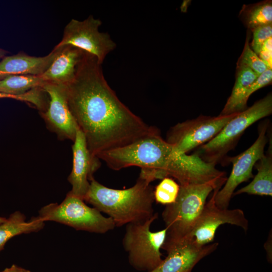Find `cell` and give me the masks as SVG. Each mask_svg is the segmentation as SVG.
Masks as SVG:
<instances>
[{"instance_id":"obj_8","label":"cell","mask_w":272,"mask_h":272,"mask_svg":"<svg viewBox=\"0 0 272 272\" xmlns=\"http://www.w3.org/2000/svg\"><path fill=\"white\" fill-rule=\"evenodd\" d=\"M270 123L267 120L260 123L258 137L247 150L235 157H227L226 162L232 164L230 175L223 187L217 193L215 203L221 209H228L235 189L241 183L253 177L252 169L256 162L264 153V148L268 142Z\"/></svg>"},{"instance_id":"obj_15","label":"cell","mask_w":272,"mask_h":272,"mask_svg":"<svg viewBox=\"0 0 272 272\" xmlns=\"http://www.w3.org/2000/svg\"><path fill=\"white\" fill-rule=\"evenodd\" d=\"M58 52L54 49L43 57L30 56L23 51L6 56L0 61V80L15 75L40 76L48 68Z\"/></svg>"},{"instance_id":"obj_1","label":"cell","mask_w":272,"mask_h":272,"mask_svg":"<svg viewBox=\"0 0 272 272\" xmlns=\"http://www.w3.org/2000/svg\"><path fill=\"white\" fill-rule=\"evenodd\" d=\"M101 65L85 51L74 79L65 85L70 110L89 151L97 157L160 131L119 100L107 82Z\"/></svg>"},{"instance_id":"obj_18","label":"cell","mask_w":272,"mask_h":272,"mask_svg":"<svg viewBox=\"0 0 272 272\" xmlns=\"http://www.w3.org/2000/svg\"><path fill=\"white\" fill-rule=\"evenodd\" d=\"M237 64L235 84L220 115H227L239 113L247 108L244 104L245 95L258 76L247 66L240 63Z\"/></svg>"},{"instance_id":"obj_12","label":"cell","mask_w":272,"mask_h":272,"mask_svg":"<svg viewBox=\"0 0 272 272\" xmlns=\"http://www.w3.org/2000/svg\"><path fill=\"white\" fill-rule=\"evenodd\" d=\"M41 88L49 98L46 109L40 112L42 117L59 139L74 142L79 128L69 106L65 85L44 83Z\"/></svg>"},{"instance_id":"obj_2","label":"cell","mask_w":272,"mask_h":272,"mask_svg":"<svg viewBox=\"0 0 272 272\" xmlns=\"http://www.w3.org/2000/svg\"><path fill=\"white\" fill-rule=\"evenodd\" d=\"M97 157L112 170L137 166L160 171L175 178L179 185L200 182L210 169V165L197 155L179 153L162 138L160 131L102 153Z\"/></svg>"},{"instance_id":"obj_6","label":"cell","mask_w":272,"mask_h":272,"mask_svg":"<svg viewBox=\"0 0 272 272\" xmlns=\"http://www.w3.org/2000/svg\"><path fill=\"white\" fill-rule=\"evenodd\" d=\"M39 216L44 222L54 221L76 230L95 233L104 234L115 227L111 218L104 217L96 208L89 207L71 191L60 203H50L43 207Z\"/></svg>"},{"instance_id":"obj_27","label":"cell","mask_w":272,"mask_h":272,"mask_svg":"<svg viewBox=\"0 0 272 272\" xmlns=\"http://www.w3.org/2000/svg\"><path fill=\"white\" fill-rule=\"evenodd\" d=\"M271 38L267 40L263 44L259 53V57L266 64L268 68L271 69Z\"/></svg>"},{"instance_id":"obj_19","label":"cell","mask_w":272,"mask_h":272,"mask_svg":"<svg viewBox=\"0 0 272 272\" xmlns=\"http://www.w3.org/2000/svg\"><path fill=\"white\" fill-rule=\"evenodd\" d=\"M44 223L39 216L27 221L21 212L12 213L0 224V251L10 239L20 234L37 232L43 228Z\"/></svg>"},{"instance_id":"obj_26","label":"cell","mask_w":272,"mask_h":272,"mask_svg":"<svg viewBox=\"0 0 272 272\" xmlns=\"http://www.w3.org/2000/svg\"><path fill=\"white\" fill-rule=\"evenodd\" d=\"M272 80V70L267 69L259 75L247 90L244 98V104L247 106V101L254 92L264 86L269 85Z\"/></svg>"},{"instance_id":"obj_30","label":"cell","mask_w":272,"mask_h":272,"mask_svg":"<svg viewBox=\"0 0 272 272\" xmlns=\"http://www.w3.org/2000/svg\"><path fill=\"white\" fill-rule=\"evenodd\" d=\"M8 53L9 52L7 50L0 48V61L4 57L7 56Z\"/></svg>"},{"instance_id":"obj_22","label":"cell","mask_w":272,"mask_h":272,"mask_svg":"<svg viewBox=\"0 0 272 272\" xmlns=\"http://www.w3.org/2000/svg\"><path fill=\"white\" fill-rule=\"evenodd\" d=\"M179 189V184L172 178L166 177L154 189V199L157 202L166 206L171 204L175 201Z\"/></svg>"},{"instance_id":"obj_25","label":"cell","mask_w":272,"mask_h":272,"mask_svg":"<svg viewBox=\"0 0 272 272\" xmlns=\"http://www.w3.org/2000/svg\"><path fill=\"white\" fill-rule=\"evenodd\" d=\"M252 49L257 55L260 53L264 42L272 36V24L257 27L253 30Z\"/></svg>"},{"instance_id":"obj_24","label":"cell","mask_w":272,"mask_h":272,"mask_svg":"<svg viewBox=\"0 0 272 272\" xmlns=\"http://www.w3.org/2000/svg\"><path fill=\"white\" fill-rule=\"evenodd\" d=\"M12 98L25 102L34 105L39 110L42 109L46 103V96L40 88H34L25 94L20 95H12L0 93V98Z\"/></svg>"},{"instance_id":"obj_21","label":"cell","mask_w":272,"mask_h":272,"mask_svg":"<svg viewBox=\"0 0 272 272\" xmlns=\"http://www.w3.org/2000/svg\"><path fill=\"white\" fill-rule=\"evenodd\" d=\"M244 19L246 25L251 30L272 24L271 1L262 2L250 6L245 11Z\"/></svg>"},{"instance_id":"obj_14","label":"cell","mask_w":272,"mask_h":272,"mask_svg":"<svg viewBox=\"0 0 272 272\" xmlns=\"http://www.w3.org/2000/svg\"><path fill=\"white\" fill-rule=\"evenodd\" d=\"M73 160L68 180L72 185L71 192L84 200L90 187L93 174L100 167L99 159L89 151L85 137L78 129L72 146Z\"/></svg>"},{"instance_id":"obj_3","label":"cell","mask_w":272,"mask_h":272,"mask_svg":"<svg viewBox=\"0 0 272 272\" xmlns=\"http://www.w3.org/2000/svg\"><path fill=\"white\" fill-rule=\"evenodd\" d=\"M150 183L139 177L132 187L117 189L106 187L93 177L84 200L107 214L115 227L144 221L155 214L154 189Z\"/></svg>"},{"instance_id":"obj_10","label":"cell","mask_w":272,"mask_h":272,"mask_svg":"<svg viewBox=\"0 0 272 272\" xmlns=\"http://www.w3.org/2000/svg\"><path fill=\"white\" fill-rule=\"evenodd\" d=\"M101 24V21L92 15L84 21L72 19L65 27L61 40L54 48L66 45L77 47L95 56L102 64L116 44L108 33L99 32Z\"/></svg>"},{"instance_id":"obj_16","label":"cell","mask_w":272,"mask_h":272,"mask_svg":"<svg viewBox=\"0 0 272 272\" xmlns=\"http://www.w3.org/2000/svg\"><path fill=\"white\" fill-rule=\"evenodd\" d=\"M54 49H58L56 56L40 76L44 83L67 85L74 79L85 51L71 45Z\"/></svg>"},{"instance_id":"obj_13","label":"cell","mask_w":272,"mask_h":272,"mask_svg":"<svg viewBox=\"0 0 272 272\" xmlns=\"http://www.w3.org/2000/svg\"><path fill=\"white\" fill-rule=\"evenodd\" d=\"M218 246L217 242L199 245L191 239L184 238L166 248V257L149 272H191L199 260L214 252Z\"/></svg>"},{"instance_id":"obj_17","label":"cell","mask_w":272,"mask_h":272,"mask_svg":"<svg viewBox=\"0 0 272 272\" xmlns=\"http://www.w3.org/2000/svg\"><path fill=\"white\" fill-rule=\"evenodd\" d=\"M269 137L266 153L256 162L254 167L257 174L246 186L234 192L233 196L242 193L260 196H272V140Z\"/></svg>"},{"instance_id":"obj_9","label":"cell","mask_w":272,"mask_h":272,"mask_svg":"<svg viewBox=\"0 0 272 272\" xmlns=\"http://www.w3.org/2000/svg\"><path fill=\"white\" fill-rule=\"evenodd\" d=\"M237 113L218 116L200 115L178 123L168 131L165 141L179 153L187 154L215 138Z\"/></svg>"},{"instance_id":"obj_28","label":"cell","mask_w":272,"mask_h":272,"mask_svg":"<svg viewBox=\"0 0 272 272\" xmlns=\"http://www.w3.org/2000/svg\"><path fill=\"white\" fill-rule=\"evenodd\" d=\"M0 272H30L29 270L17 266L12 265L11 267L6 268Z\"/></svg>"},{"instance_id":"obj_29","label":"cell","mask_w":272,"mask_h":272,"mask_svg":"<svg viewBox=\"0 0 272 272\" xmlns=\"http://www.w3.org/2000/svg\"><path fill=\"white\" fill-rule=\"evenodd\" d=\"M190 1H184L181 6V11L183 12H186L188 7L189 5Z\"/></svg>"},{"instance_id":"obj_7","label":"cell","mask_w":272,"mask_h":272,"mask_svg":"<svg viewBox=\"0 0 272 272\" xmlns=\"http://www.w3.org/2000/svg\"><path fill=\"white\" fill-rule=\"evenodd\" d=\"M157 218L158 214L155 213L147 220L126 225L122 245L130 263L137 269L150 271L163 261L160 250L166 239L167 229L156 232L150 229Z\"/></svg>"},{"instance_id":"obj_5","label":"cell","mask_w":272,"mask_h":272,"mask_svg":"<svg viewBox=\"0 0 272 272\" xmlns=\"http://www.w3.org/2000/svg\"><path fill=\"white\" fill-rule=\"evenodd\" d=\"M272 113V95L268 93L251 106L238 113L221 131L207 143L197 148L194 154L205 162L216 165L224 162L246 129Z\"/></svg>"},{"instance_id":"obj_4","label":"cell","mask_w":272,"mask_h":272,"mask_svg":"<svg viewBox=\"0 0 272 272\" xmlns=\"http://www.w3.org/2000/svg\"><path fill=\"white\" fill-rule=\"evenodd\" d=\"M226 179L224 176L202 184L180 185L175 201L166 205L162 212L167 229L162 249L187 237L201 213L210 193Z\"/></svg>"},{"instance_id":"obj_31","label":"cell","mask_w":272,"mask_h":272,"mask_svg":"<svg viewBox=\"0 0 272 272\" xmlns=\"http://www.w3.org/2000/svg\"><path fill=\"white\" fill-rule=\"evenodd\" d=\"M6 218L0 217V224L5 221Z\"/></svg>"},{"instance_id":"obj_23","label":"cell","mask_w":272,"mask_h":272,"mask_svg":"<svg viewBox=\"0 0 272 272\" xmlns=\"http://www.w3.org/2000/svg\"><path fill=\"white\" fill-rule=\"evenodd\" d=\"M247 38L243 52L237 63L247 66L259 76L269 68L251 49L249 45V38Z\"/></svg>"},{"instance_id":"obj_20","label":"cell","mask_w":272,"mask_h":272,"mask_svg":"<svg viewBox=\"0 0 272 272\" xmlns=\"http://www.w3.org/2000/svg\"><path fill=\"white\" fill-rule=\"evenodd\" d=\"M44 82L40 76L15 75L0 80V93L20 95L37 87Z\"/></svg>"},{"instance_id":"obj_11","label":"cell","mask_w":272,"mask_h":272,"mask_svg":"<svg viewBox=\"0 0 272 272\" xmlns=\"http://www.w3.org/2000/svg\"><path fill=\"white\" fill-rule=\"evenodd\" d=\"M225 182L220 183L213 190L210 199L206 202L194 226L185 238L191 239L199 245H205L214 240L217 230L222 225H235L245 232L248 230V221L242 210L221 209L215 203L216 195Z\"/></svg>"}]
</instances>
